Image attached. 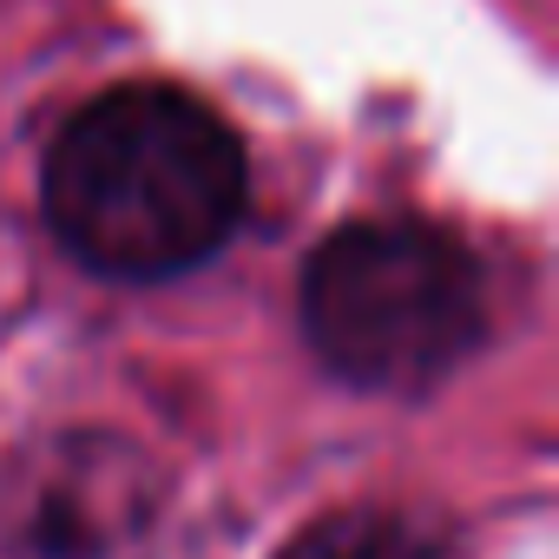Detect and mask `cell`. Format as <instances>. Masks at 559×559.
I'll return each mask as SVG.
<instances>
[{"instance_id":"4","label":"cell","mask_w":559,"mask_h":559,"mask_svg":"<svg viewBox=\"0 0 559 559\" xmlns=\"http://www.w3.org/2000/svg\"><path fill=\"white\" fill-rule=\"evenodd\" d=\"M276 559H461L454 533L408 507H343L304 526Z\"/></svg>"},{"instance_id":"3","label":"cell","mask_w":559,"mask_h":559,"mask_svg":"<svg viewBox=\"0 0 559 559\" xmlns=\"http://www.w3.org/2000/svg\"><path fill=\"white\" fill-rule=\"evenodd\" d=\"M158 533L165 474L112 428L34 435L0 467V559H152Z\"/></svg>"},{"instance_id":"2","label":"cell","mask_w":559,"mask_h":559,"mask_svg":"<svg viewBox=\"0 0 559 559\" xmlns=\"http://www.w3.org/2000/svg\"><path fill=\"white\" fill-rule=\"evenodd\" d=\"M297 310L343 382L421 395L487 343V276L441 224L362 217L317 243Z\"/></svg>"},{"instance_id":"1","label":"cell","mask_w":559,"mask_h":559,"mask_svg":"<svg viewBox=\"0 0 559 559\" xmlns=\"http://www.w3.org/2000/svg\"><path fill=\"white\" fill-rule=\"evenodd\" d=\"M40 204L73 263L112 284H165L211 263L250 211L243 139L185 86L132 80L67 119Z\"/></svg>"}]
</instances>
